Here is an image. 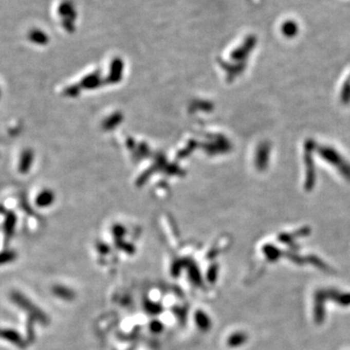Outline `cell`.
Returning <instances> with one entry per match:
<instances>
[{
	"label": "cell",
	"mask_w": 350,
	"mask_h": 350,
	"mask_svg": "<svg viewBox=\"0 0 350 350\" xmlns=\"http://www.w3.org/2000/svg\"><path fill=\"white\" fill-rule=\"evenodd\" d=\"M321 157L326 162H329L334 167H337L345 179L350 181V165L345 162L339 153L331 147H321L319 149Z\"/></svg>",
	"instance_id": "1"
},
{
	"label": "cell",
	"mask_w": 350,
	"mask_h": 350,
	"mask_svg": "<svg viewBox=\"0 0 350 350\" xmlns=\"http://www.w3.org/2000/svg\"><path fill=\"white\" fill-rule=\"evenodd\" d=\"M52 199H53L52 194L49 191H44L38 194L35 199L36 205L38 207H48L52 202Z\"/></svg>",
	"instance_id": "3"
},
{
	"label": "cell",
	"mask_w": 350,
	"mask_h": 350,
	"mask_svg": "<svg viewBox=\"0 0 350 350\" xmlns=\"http://www.w3.org/2000/svg\"><path fill=\"white\" fill-rule=\"evenodd\" d=\"M350 97V83L347 82L345 83L343 90L341 91V99L343 100V102H347L346 100L349 99Z\"/></svg>",
	"instance_id": "4"
},
{
	"label": "cell",
	"mask_w": 350,
	"mask_h": 350,
	"mask_svg": "<svg viewBox=\"0 0 350 350\" xmlns=\"http://www.w3.org/2000/svg\"><path fill=\"white\" fill-rule=\"evenodd\" d=\"M32 159H33V155L32 152L29 151H26L22 155V159L20 161V171L23 173H26L30 168V164L32 163Z\"/></svg>",
	"instance_id": "2"
}]
</instances>
